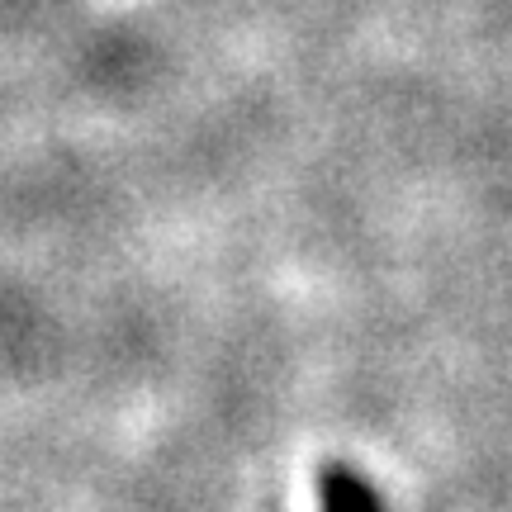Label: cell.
<instances>
[{
	"instance_id": "6da1fadb",
	"label": "cell",
	"mask_w": 512,
	"mask_h": 512,
	"mask_svg": "<svg viewBox=\"0 0 512 512\" xmlns=\"http://www.w3.org/2000/svg\"><path fill=\"white\" fill-rule=\"evenodd\" d=\"M318 512H389L384 494L347 460H323L313 475Z\"/></svg>"
}]
</instances>
